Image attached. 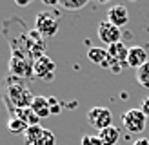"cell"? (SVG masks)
<instances>
[{
	"instance_id": "6da1fadb",
	"label": "cell",
	"mask_w": 149,
	"mask_h": 145,
	"mask_svg": "<svg viewBox=\"0 0 149 145\" xmlns=\"http://www.w3.org/2000/svg\"><path fill=\"white\" fill-rule=\"evenodd\" d=\"M122 123L125 130H129L131 134H140L146 129L147 116L142 113V109H129L122 114Z\"/></svg>"
},
{
	"instance_id": "e0dca14e",
	"label": "cell",
	"mask_w": 149,
	"mask_h": 145,
	"mask_svg": "<svg viewBox=\"0 0 149 145\" xmlns=\"http://www.w3.org/2000/svg\"><path fill=\"white\" fill-rule=\"evenodd\" d=\"M87 2L89 0H60V6L69 11H77V9H82Z\"/></svg>"
},
{
	"instance_id": "cb8c5ba5",
	"label": "cell",
	"mask_w": 149,
	"mask_h": 145,
	"mask_svg": "<svg viewBox=\"0 0 149 145\" xmlns=\"http://www.w3.org/2000/svg\"><path fill=\"white\" fill-rule=\"evenodd\" d=\"M133 145H149V140L147 138H140V140H136Z\"/></svg>"
},
{
	"instance_id": "8fae6325",
	"label": "cell",
	"mask_w": 149,
	"mask_h": 145,
	"mask_svg": "<svg viewBox=\"0 0 149 145\" xmlns=\"http://www.w3.org/2000/svg\"><path fill=\"white\" fill-rule=\"evenodd\" d=\"M98 138L102 140L104 145H116L118 140H120V130H118L115 125H111L107 129L98 130Z\"/></svg>"
},
{
	"instance_id": "8992f818",
	"label": "cell",
	"mask_w": 149,
	"mask_h": 145,
	"mask_svg": "<svg viewBox=\"0 0 149 145\" xmlns=\"http://www.w3.org/2000/svg\"><path fill=\"white\" fill-rule=\"evenodd\" d=\"M55 71H56V65H55V62L51 60V58H47V56L36 58L35 64H33V76L40 78V80H53Z\"/></svg>"
},
{
	"instance_id": "603a6c76",
	"label": "cell",
	"mask_w": 149,
	"mask_h": 145,
	"mask_svg": "<svg viewBox=\"0 0 149 145\" xmlns=\"http://www.w3.org/2000/svg\"><path fill=\"white\" fill-rule=\"evenodd\" d=\"M40 2L44 6H56V4H60V0H40Z\"/></svg>"
},
{
	"instance_id": "ba28073f",
	"label": "cell",
	"mask_w": 149,
	"mask_h": 145,
	"mask_svg": "<svg viewBox=\"0 0 149 145\" xmlns=\"http://www.w3.org/2000/svg\"><path fill=\"white\" fill-rule=\"evenodd\" d=\"M147 53H146V49L144 47H129V55H127V65L133 69H140L144 64H147Z\"/></svg>"
},
{
	"instance_id": "5bb4252c",
	"label": "cell",
	"mask_w": 149,
	"mask_h": 145,
	"mask_svg": "<svg viewBox=\"0 0 149 145\" xmlns=\"http://www.w3.org/2000/svg\"><path fill=\"white\" fill-rule=\"evenodd\" d=\"M42 133H44V127H40V125H31V127H27L26 134H24L26 143H27V145H36V143H38V140H40V136H42Z\"/></svg>"
},
{
	"instance_id": "d6986e66",
	"label": "cell",
	"mask_w": 149,
	"mask_h": 145,
	"mask_svg": "<svg viewBox=\"0 0 149 145\" xmlns=\"http://www.w3.org/2000/svg\"><path fill=\"white\" fill-rule=\"evenodd\" d=\"M80 145H104V143L98 138V134H96V136L95 134H84V136H82Z\"/></svg>"
},
{
	"instance_id": "4fadbf2b",
	"label": "cell",
	"mask_w": 149,
	"mask_h": 145,
	"mask_svg": "<svg viewBox=\"0 0 149 145\" xmlns=\"http://www.w3.org/2000/svg\"><path fill=\"white\" fill-rule=\"evenodd\" d=\"M17 116L20 120H24L29 127L31 125H38V122H40V118L36 116L35 113H33V109L31 107H26V109H17Z\"/></svg>"
},
{
	"instance_id": "30bf717a",
	"label": "cell",
	"mask_w": 149,
	"mask_h": 145,
	"mask_svg": "<svg viewBox=\"0 0 149 145\" xmlns=\"http://www.w3.org/2000/svg\"><path fill=\"white\" fill-rule=\"evenodd\" d=\"M31 109H33V113L38 116L40 120L51 116L49 102H47V98H44V96H35V98H33V104H31Z\"/></svg>"
},
{
	"instance_id": "7c38bea8",
	"label": "cell",
	"mask_w": 149,
	"mask_h": 145,
	"mask_svg": "<svg viewBox=\"0 0 149 145\" xmlns=\"http://www.w3.org/2000/svg\"><path fill=\"white\" fill-rule=\"evenodd\" d=\"M87 58H89V62H93V64L104 65L106 60L109 58V53H107V49H104V47H91L87 51Z\"/></svg>"
},
{
	"instance_id": "d4e9b609",
	"label": "cell",
	"mask_w": 149,
	"mask_h": 145,
	"mask_svg": "<svg viewBox=\"0 0 149 145\" xmlns=\"http://www.w3.org/2000/svg\"><path fill=\"white\" fill-rule=\"evenodd\" d=\"M98 4H107V2H111V0H96Z\"/></svg>"
},
{
	"instance_id": "7402d4cb",
	"label": "cell",
	"mask_w": 149,
	"mask_h": 145,
	"mask_svg": "<svg viewBox=\"0 0 149 145\" xmlns=\"http://www.w3.org/2000/svg\"><path fill=\"white\" fill-rule=\"evenodd\" d=\"M33 0H15V4H17L18 7H26V6H29Z\"/></svg>"
},
{
	"instance_id": "44dd1931",
	"label": "cell",
	"mask_w": 149,
	"mask_h": 145,
	"mask_svg": "<svg viewBox=\"0 0 149 145\" xmlns=\"http://www.w3.org/2000/svg\"><path fill=\"white\" fill-rule=\"evenodd\" d=\"M140 109H142V113H144V114L147 116V118H149V96L142 100V107H140Z\"/></svg>"
},
{
	"instance_id": "7a4b0ae2",
	"label": "cell",
	"mask_w": 149,
	"mask_h": 145,
	"mask_svg": "<svg viewBox=\"0 0 149 145\" xmlns=\"http://www.w3.org/2000/svg\"><path fill=\"white\" fill-rule=\"evenodd\" d=\"M35 27H36V33H40L42 36H55L58 33V18L55 17L53 13H47V11H42L36 14V22H35Z\"/></svg>"
},
{
	"instance_id": "277c9868",
	"label": "cell",
	"mask_w": 149,
	"mask_h": 145,
	"mask_svg": "<svg viewBox=\"0 0 149 145\" xmlns=\"http://www.w3.org/2000/svg\"><path fill=\"white\" fill-rule=\"evenodd\" d=\"M7 94H9L11 104L17 107V109L31 107L33 98H35V96H31V93H29L27 87H24L22 84H18V85H9V89H7Z\"/></svg>"
},
{
	"instance_id": "9a60e30c",
	"label": "cell",
	"mask_w": 149,
	"mask_h": 145,
	"mask_svg": "<svg viewBox=\"0 0 149 145\" xmlns=\"http://www.w3.org/2000/svg\"><path fill=\"white\" fill-rule=\"evenodd\" d=\"M27 127L29 125L24 120H20L18 116H13V118L7 122V129H9V133H13V134H26Z\"/></svg>"
},
{
	"instance_id": "ffe728a7",
	"label": "cell",
	"mask_w": 149,
	"mask_h": 145,
	"mask_svg": "<svg viewBox=\"0 0 149 145\" xmlns=\"http://www.w3.org/2000/svg\"><path fill=\"white\" fill-rule=\"evenodd\" d=\"M47 102H49V107H51V114H58V113L62 111V105L56 102V98L49 96V98H47Z\"/></svg>"
},
{
	"instance_id": "ac0fdd59",
	"label": "cell",
	"mask_w": 149,
	"mask_h": 145,
	"mask_svg": "<svg viewBox=\"0 0 149 145\" xmlns=\"http://www.w3.org/2000/svg\"><path fill=\"white\" fill-rule=\"evenodd\" d=\"M36 145H56V138L49 129H44V133H42V136H40V140H38Z\"/></svg>"
},
{
	"instance_id": "2e32d148",
	"label": "cell",
	"mask_w": 149,
	"mask_h": 145,
	"mask_svg": "<svg viewBox=\"0 0 149 145\" xmlns=\"http://www.w3.org/2000/svg\"><path fill=\"white\" fill-rule=\"evenodd\" d=\"M136 82L144 87V89H149V62L144 64L140 69H136Z\"/></svg>"
},
{
	"instance_id": "5b68a950",
	"label": "cell",
	"mask_w": 149,
	"mask_h": 145,
	"mask_svg": "<svg viewBox=\"0 0 149 145\" xmlns=\"http://www.w3.org/2000/svg\"><path fill=\"white\" fill-rule=\"evenodd\" d=\"M96 33H98V38L102 40V44H107V47L113 46V44H116V42H122V29L113 26L107 20L100 22Z\"/></svg>"
},
{
	"instance_id": "9c48e42d",
	"label": "cell",
	"mask_w": 149,
	"mask_h": 145,
	"mask_svg": "<svg viewBox=\"0 0 149 145\" xmlns=\"http://www.w3.org/2000/svg\"><path fill=\"white\" fill-rule=\"evenodd\" d=\"M107 53H109V56L113 58L115 62L122 64V65H127L129 47L125 46L124 42H116V44H113V46H109V47H107Z\"/></svg>"
},
{
	"instance_id": "3957f363",
	"label": "cell",
	"mask_w": 149,
	"mask_h": 145,
	"mask_svg": "<svg viewBox=\"0 0 149 145\" xmlns=\"http://www.w3.org/2000/svg\"><path fill=\"white\" fill-rule=\"evenodd\" d=\"M87 123L95 129H107L113 125V114L107 107H93L87 113Z\"/></svg>"
},
{
	"instance_id": "52a82bcc",
	"label": "cell",
	"mask_w": 149,
	"mask_h": 145,
	"mask_svg": "<svg viewBox=\"0 0 149 145\" xmlns=\"http://www.w3.org/2000/svg\"><path fill=\"white\" fill-rule=\"evenodd\" d=\"M107 22H111V24L116 26V27H124L129 22V11L120 4L111 6L109 11H107Z\"/></svg>"
}]
</instances>
